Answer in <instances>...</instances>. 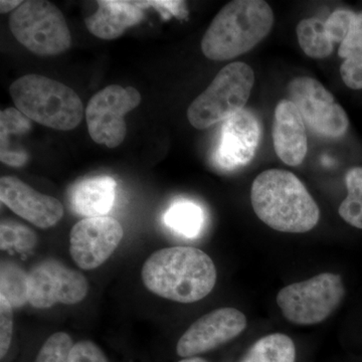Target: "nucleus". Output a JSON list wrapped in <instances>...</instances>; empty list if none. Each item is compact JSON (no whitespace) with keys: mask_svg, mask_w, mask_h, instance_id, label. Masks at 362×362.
Masks as SVG:
<instances>
[{"mask_svg":"<svg viewBox=\"0 0 362 362\" xmlns=\"http://www.w3.org/2000/svg\"><path fill=\"white\" fill-rule=\"evenodd\" d=\"M274 13L263 0H233L211 21L202 40L204 56L228 61L251 51L271 32Z\"/></svg>","mask_w":362,"mask_h":362,"instance_id":"obj_3","label":"nucleus"},{"mask_svg":"<svg viewBox=\"0 0 362 362\" xmlns=\"http://www.w3.org/2000/svg\"><path fill=\"white\" fill-rule=\"evenodd\" d=\"M9 28L16 40L37 56H58L71 47L65 16L47 0L23 1L11 13Z\"/></svg>","mask_w":362,"mask_h":362,"instance_id":"obj_6","label":"nucleus"},{"mask_svg":"<svg viewBox=\"0 0 362 362\" xmlns=\"http://www.w3.org/2000/svg\"><path fill=\"white\" fill-rule=\"evenodd\" d=\"M204 221L202 209L192 202H176L169 207L164 216L166 226L187 238L199 235Z\"/></svg>","mask_w":362,"mask_h":362,"instance_id":"obj_20","label":"nucleus"},{"mask_svg":"<svg viewBox=\"0 0 362 362\" xmlns=\"http://www.w3.org/2000/svg\"><path fill=\"white\" fill-rule=\"evenodd\" d=\"M362 45V11L359 13H356L354 21H352L351 26L349 35L345 37L341 44H340L339 49H338V54L341 58L344 59L345 56L352 49L356 47H361Z\"/></svg>","mask_w":362,"mask_h":362,"instance_id":"obj_29","label":"nucleus"},{"mask_svg":"<svg viewBox=\"0 0 362 362\" xmlns=\"http://www.w3.org/2000/svg\"><path fill=\"white\" fill-rule=\"evenodd\" d=\"M255 84L252 69L243 62L228 64L187 110L189 123L202 130L244 110Z\"/></svg>","mask_w":362,"mask_h":362,"instance_id":"obj_5","label":"nucleus"},{"mask_svg":"<svg viewBox=\"0 0 362 362\" xmlns=\"http://www.w3.org/2000/svg\"><path fill=\"white\" fill-rule=\"evenodd\" d=\"M0 199L14 214L40 228L56 226L64 216L59 199L40 194L13 176L0 178Z\"/></svg>","mask_w":362,"mask_h":362,"instance_id":"obj_14","label":"nucleus"},{"mask_svg":"<svg viewBox=\"0 0 362 362\" xmlns=\"http://www.w3.org/2000/svg\"><path fill=\"white\" fill-rule=\"evenodd\" d=\"M246 327V316L238 309H216L189 326L178 340L176 352L185 358L204 354L239 337Z\"/></svg>","mask_w":362,"mask_h":362,"instance_id":"obj_12","label":"nucleus"},{"mask_svg":"<svg viewBox=\"0 0 362 362\" xmlns=\"http://www.w3.org/2000/svg\"><path fill=\"white\" fill-rule=\"evenodd\" d=\"M98 11L85 20L88 30L102 40H115L126 30L141 21V6L137 2L98 1Z\"/></svg>","mask_w":362,"mask_h":362,"instance_id":"obj_16","label":"nucleus"},{"mask_svg":"<svg viewBox=\"0 0 362 362\" xmlns=\"http://www.w3.org/2000/svg\"><path fill=\"white\" fill-rule=\"evenodd\" d=\"M356 13L354 11L339 9L331 13L325 21L326 30L333 44H341L349 35L350 26Z\"/></svg>","mask_w":362,"mask_h":362,"instance_id":"obj_26","label":"nucleus"},{"mask_svg":"<svg viewBox=\"0 0 362 362\" xmlns=\"http://www.w3.org/2000/svg\"><path fill=\"white\" fill-rule=\"evenodd\" d=\"M88 291L89 284L83 274L56 259H45L28 274V303L35 308L80 303Z\"/></svg>","mask_w":362,"mask_h":362,"instance_id":"obj_10","label":"nucleus"},{"mask_svg":"<svg viewBox=\"0 0 362 362\" xmlns=\"http://www.w3.org/2000/svg\"><path fill=\"white\" fill-rule=\"evenodd\" d=\"M296 349L288 335L274 333L262 337L240 362H295Z\"/></svg>","mask_w":362,"mask_h":362,"instance_id":"obj_18","label":"nucleus"},{"mask_svg":"<svg viewBox=\"0 0 362 362\" xmlns=\"http://www.w3.org/2000/svg\"><path fill=\"white\" fill-rule=\"evenodd\" d=\"M74 344L68 333H54L42 344L35 362H69Z\"/></svg>","mask_w":362,"mask_h":362,"instance_id":"obj_24","label":"nucleus"},{"mask_svg":"<svg viewBox=\"0 0 362 362\" xmlns=\"http://www.w3.org/2000/svg\"><path fill=\"white\" fill-rule=\"evenodd\" d=\"M251 201L259 220L278 232L307 233L320 220L316 202L290 171L269 169L259 173L252 185Z\"/></svg>","mask_w":362,"mask_h":362,"instance_id":"obj_2","label":"nucleus"},{"mask_svg":"<svg viewBox=\"0 0 362 362\" xmlns=\"http://www.w3.org/2000/svg\"><path fill=\"white\" fill-rule=\"evenodd\" d=\"M259 139L261 126L258 119L251 111L244 109L221 126L214 160L226 170L247 165L256 156Z\"/></svg>","mask_w":362,"mask_h":362,"instance_id":"obj_13","label":"nucleus"},{"mask_svg":"<svg viewBox=\"0 0 362 362\" xmlns=\"http://www.w3.org/2000/svg\"><path fill=\"white\" fill-rule=\"evenodd\" d=\"M344 286L339 275L322 273L286 286L277 303L286 320L297 325H313L327 319L341 303Z\"/></svg>","mask_w":362,"mask_h":362,"instance_id":"obj_7","label":"nucleus"},{"mask_svg":"<svg viewBox=\"0 0 362 362\" xmlns=\"http://www.w3.org/2000/svg\"><path fill=\"white\" fill-rule=\"evenodd\" d=\"M116 181L110 176H95L76 183L70 199L73 211L86 218L105 216L114 206Z\"/></svg>","mask_w":362,"mask_h":362,"instance_id":"obj_17","label":"nucleus"},{"mask_svg":"<svg viewBox=\"0 0 362 362\" xmlns=\"http://www.w3.org/2000/svg\"><path fill=\"white\" fill-rule=\"evenodd\" d=\"M274 148L285 164L299 166L308 150L306 128L303 117L291 100L279 102L274 115Z\"/></svg>","mask_w":362,"mask_h":362,"instance_id":"obj_15","label":"nucleus"},{"mask_svg":"<svg viewBox=\"0 0 362 362\" xmlns=\"http://www.w3.org/2000/svg\"><path fill=\"white\" fill-rule=\"evenodd\" d=\"M142 281L150 292L178 303H194L204 299L216 286L213 259L192 247L159 250L142 267Z\"/></svg>","mask_w":362,"mask_h":362,"instance_id":"obj_1","label":"nucleus"},{"mask_svg":"<svg viewBox=\"0 0 362 362\" xmlns=\"http://www.w3.org/2000/svg\"><path fill=\"white\" fill-rule=\"evenodd\" d=\"M123 235L122 226L111 216L84 218L71 230V258L83 270L96 269L110 258Z\"/></svg>","mask_w":362,"mask_h":362,"instance_id":"obj_11","label":"nucleus"},{"mask_svg":"<svg viewBox=\"0 0 362 362\" xmlns=\"http://www.w3.org/2000/svg\"><path fill=\"white\" fill-rule=\"evenodd\" d=\"M296 33L300 47L310 58L324 59L332 54L334 44L328 35L325 21L305 18L298 23Z\"/></svg>","mask_w":362,"mask_h":362,"instance_id":"obj_19","label":"nucleus"},{"mask_svg":"<svg viewBox=\"0 0 362 362\" xmlns=\"http://www.w3.org/2000/svg\"><path fill=\"white\" fill-rule=\"evenodd\" d=\"M69 362H108V359L97 344L84 340L74 344Z\"/></svg>","mask_w":362,"mask_h":362,"instance_id":"obj_28","label":"nucleus"},{"mask_svg":"<svg viewBox=\"0 0 362 362\" xmlns=\"http://www.w3.org/2000/svg\"><path fill=\"white\" fill-rule=\"evenodd\" d=\"M21 0H1L0 1V11L1 13H13L23 4Z\"/></svg>","mask_w":362,"mask_h":362,"instance_id":"obj_30","label":"nucleus"},{"mask_svg":"<svg viewBox=\"0 0 362 362\" xmlns=\"http://www.w3.org/2000/svg\"><path fill=\"white\" fill-rule=\"evenodd\" d=\"M178 362H207L204 361L202 358H199V357H188V358L182 359V361Z\"/></svg>","mask_w":362,"mask_h":362,"instance_id":"obj_31","label":"nucleus"},{"mask_svg":"<svg viewBox=\"0 0 362 362\" xmlns=\"http://www.w3.org/2000/svg\"><path fill=\"white\" fill-rule=\"evenodd\" d=\"M9 92L21 113L45 127L73 130L84 117V106L77 93L45 76L18 78L11 84Z\"/></svg>","mask_w":362,"mask_h":362,"instance_id":"obj_4","label":"nucleus"},{"mask_svg":"<svg viewBox=\"0 0 362 362\" xmlns=\"http://www.w3.org/2000/svg\"><path fill=\"white\" fill-rule=\"evenodd\" d=\"M288 92L303 117L304 122L317 134L338 138L349 129L346 112L335 101L329 90L315 78H295L288 85Z\"/></svg>","mask_w":362,"mask_h":362,"instance_id":"obj_9","label":"nucleus"},{"mask_svg":"<svg viewBox=\"0 0 362 362\" xmlns=\"http://www.w3.org/2000/svg\"><path fill=\"white\" fill-rule=\"evenodd\" d=\"M140 103L141 95L130 86H108L94 95L85 111L93 141L109 148L119 146L127 132L124 117Z\"/></svg>","mask_w":362,"mask_h":362,"instance_id":"obj_8","label":"nucleus"},{"mask_svg":"<svg viewBox=\"0 0 362 362\" xmlns=\"http://www.w3.org/2000/svg\"><path fill=\"white\" fill-rule=\"evenodd\" d=\"M340 74L344 84L350 89H362V45L345 56Z\"/></svg>","mask_w":362,"mask_h":362,"instance_id":"obj_25","label":"nucleus"},{"mask_svg":"<svg viewBox=\"0 0 362 362\" xmlns=\"http://www.w3.org/2000/svg\"><path fill=\"white\" fill-rule=\"evenodd\" d=\"M0 296L14 308L28 303V274L11 262H2L0 271Z\"/></svg>","mask_w":362,"mask_h":362,"instance_id":"obj_21","label":"nucleus"},{"mask_svg":"<svg viewBox=\"0 0 362 362\" xmlns=\"http://www.w3.org/2000/svg\"><path fill=\"white\" fill-rule=\"evenodd\" d=\"M13 331V307L0 296V356L4 358L11 347Z\"/></svg>","mask_w":362,"mask_h":362,"instance_id":"obj_27","label":"nucleus"},{"mask_svg":"<svg viewBox=\"0 0 362 362\" xmlns=\"http://www.w3.org/2000/svg\"><path fill=\"white\" fill-rule=\"evenodd\" d=\"M1 250L16 247L18 251L32 249L37 244V235L30 228L20 223L4 221L0 226Z\"/></svg>","mask_w":362,"mask_h":362,"instance_id":"obj_23","label":"nucleus"},{"mask_svg":"<svg viewBox=\"0 0 362 362\" xmlns=\"http://www.w3.org/2000/svg\"><path fill=\"white\" fill-rule=\"evenodd\" d=\"M345 183L349 194L340 204L338 213L350 226L362 230V168L350 169Z\"/></svg>","mask_w":362,"mask_h":362,"instance_id":"obj_22","label":"nucleus"}]
</instances>
